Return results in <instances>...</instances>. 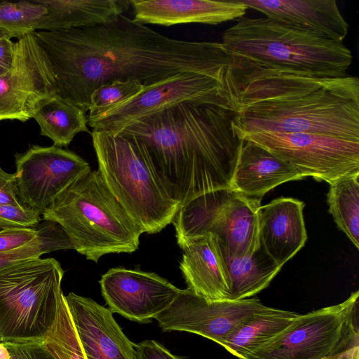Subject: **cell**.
I'll return each mask as SVG.
<instances>
[{"mask_svg":"<svg viewBox=\"0 0 359 359\" xmlns=\"http://www.w3.org/2000/svg\"><path fill=\"white\" fill-rule=\"evenodd\" d=\"M34 228L8 229L0 231V253L21 248L34 240L39 234Z\"/></svg>","mask_w":359,"mask_h":359,"instance_id":"cell-33","label":"cell"},{"mask_svg":"<svg viewBox=\"0 0 359 359\" xmlns=\"http://www.w3.org/2000/svg\"><path fill=\"white\" fill-rule=\"evenodd\" d=\"M15 158L18 201L41 215L72 183L91 170L81 156L55 145H33Z\"/></svg>","mask_w":359,"mask_h":359,"instance_id":"cell-13","label":"cell"},{"mask_svg":"<svg viewBox=\"0 0 359 359\" xmlns=\"http://www.w3.org/2000/svg\"><path fill=\"white\" fill-rule=\"evenodd\" d=\"M32 32L53 72L57 96L85 112L93 91L108 82L147 86L182 72L229 78L233 66L222 43L171 39L123 15L90 27Z\"/></svg>","mask_w":359,"mask_h":359,"instance_id":"cell-1","label":"cell"},{"mask_svg":"<svg viewBox=\"0 0 359 359\" xmlns=\"http://www.w3.org/2000/svg\"><path fill=\"white\" fill-rule=\"evenodd\" d=\"M65 297L86 359H137L135 344L124 334L109 309L74 292Z\"/></svg>","mask_w":359,"mask_h":359,"instance_id":"cell-16","label":"cell"},{"mask_svg":"<svg viewBox=\"0 0 359 359\" xmlns=\"http://www.w3.org/2000/svg\"><path fill=\"white\" fill-rule=\"evenodd\" d=\"M306 177L287 161L264 148L243 140L231 189L243 195L262 199L277 186Z\"/></svg>","mask_w":359,"mask_h":359,"instance_id":"cell-21","label":"cell"},{"mask_svg":"<svg viewBox=\"0 0 359 359\" xmlns=\"http://www.w3.org/2000/svg\"><path fill=\"white\" fill-rule=\"evenodd\" d=\"M133 20L169 27L180 24L218 25L244 17L248 8L240 0H130Z\"/></svg>","mask_w":359,"mask_h":359,"instance_id":"cell-18","label":"cell"},{"mask_svg":"<svg viewBox=\"0 0 359 359\" xmlns=\"http://www.w3.org/2000/svg\"><path fill=\"white\" fill-rule=\"evenodd\" d=\"M64 270L54 258H34L0 270L2 341L42 339L63 294Z\"/></svg>","mask_w":359,"mask_h":359,"instance_id":"cell-7","label":"cell"},{"mask_svg":"<svg viewBox=\"0 0 359 359\" xmlns=\"http://www.w3.org/2000/svg\"><path fill=\"white\" fill-rule=\"evenodd\" d=\"M261 200L231 189L214 191L193 199L180 207L172 222L178 245L191 238L211 233L224 255H252L260 248Z\"/></svg>","mask_w":359,"mask_h":359,"instance_id":"cell-8","label":"cell"},{"mask_svg":"<svg viewBox=\"0 0 359 359\" xmlns=\"http://www.w3.org/2000/svg\"><path fill=\"white\" fill-rule=\"evenodd\" d=\"M15 50V43L10 39H0V76L11 68Z\"/></svg>","mask_w":359,"mask_h":359,"instance_id":"cell-36","label":"cell"},{"mask_svg":"<svg viewBox=\"0 0 359 359\" xmlns=\"http://www.w3.org/2000/svg\"><path fill=\"white\" fill-rule=\"evenodd\" d=\"M223 256L231 282L229 301L248 299L259 293L269 286L282 268L261 245L248 257H230L224 254Z\"/></svg>","mask_w":359,"mask_h":359,"instance_id":"cell-24","label":"cell"},{"mask_svg":"<svg viewBox=\"0 0 359 359\" xmlns=\"http://www.w3.org/2000/svg\"><path fill=\"white\" fill-rule=\"evenodd\" d=\"M179 246L183 251L180 269L187 288L208 302L229 301L231 282L217 238L205 233Z\"/></svg>","mask_w":359,"mask_h":359,"instance_id":"cell-19","label":"cell"},{"mask_svg":"<svg viewBox=\"0 0 359 359\" xmlns=\"http://www.w3.org/2000/svg\"><path fill=\"white\" fill-rule=\"evenodd\" d=\"M299 315L274 308L255 313L238 325L221 346L243 359L282 332Z\"/></svg>","mask_w":359,"mask_h":359,"instance_id":"cell-23","label":"cell"},{"mask_svg":"<svg viewBox=\"0 0 359 359\" xmlns=\"http://www.w3.org/2000/svg\"><path fill=\"white\" fill-rule=\"evenodd\" d=\"M137 359H187L172 353L159 342L144 340L135 344Z\"/></svg>","mask_w":359,"mask_h":359,"instance_id":"cell-34","label":"cell"},{"mask_svg":"<svg viewBox=\"0 0 359 359\" xmlns=\"http://www.w3.org/2000/svg\"><path fill=\"white\" fill-rule=\"evenodd\" d=\"M304 208L303 201L282 196L259 208L260 245L281 266L304 246L307 240Z\"/></svg>","mask_w":359,"mask_h":359,"instance_id":"cell-20","label":"cell"},{"mask_svg":"<svg viewBox=\"0 0 359 359\" xmlns=\"http://www.w3.org/2000/svg\"><path fill=\"white\" fill-rule=\"evenodd\" d=\"M0 341H2V337H1V333H0Z\"/></svg>","mask_w":359,"mask_h":359,"instance_id":"cell-40","label":"cell"},{"mask_svg":"<svg viewBox=\"0 0 359 359\" xmlns=\"http://www.w3.org/2000/svg\"><path fill=\"white\" fill-rule=\"evenodd\" d=\"M266 18L325 39L343 42L349 25L335 0H240Z\"/></svg>","mask_w":359,"mask_h":359,"instance_id":"cell-17","label":"cell"},{"mask_svg":"<svg viewBox=\"0 0 359 359\" xmlns=\"http://www.w3.org/2000/svg\"><path fill=\"white\" fill-rule=\"evenodd\" d=\"M32 118L40 127V134L48 137L56 147L69 145L79 133H90L86 112L57 95L43 102Z\"/></svg>","mask_w":359,"mask_h":359,"instance_id":"cell-25","label":"cell"},{"mask_svg":"<svg viewBox=\"0 0 359 359\" xmlns=\"http://www.w3.org/2000/svg\"><path fill=\"white\" fill-rule=\"evenodd\" d=\"M43 342L55 359H86L64 294L60 297L54 321L43 336Z\"/></svg>","mask_w":359,"mask_h":359,"instance_id":"cell-27","label":"cell"},{"mask_svg":"<svg viewBox=\"0 0 359 359\" xmlns=\"http://www.w3.org/2000/svg\"><path fill=\"white\" fill-rule=\"evenodd\" d=\"M41 215L22 205L0 204V229L34 228Z\"/></svg>","mask_w":359,"mask_h":359,"instance_id":"cell-31","label":"cell"},{"mask_svg":"<svg viewBox=\"0 0 359 359\" xmlns=\"http://www.w3.org/2000/svg\"><path fill=\"white\" fill-rule=\"evenodd\" d=\"M359 291L343 302L299 316L243 359H335L359 346Z\"/></svg>","mask_w":359,"mask_h":359,"instance_id":"cell-9","label":"cell"},{"mask_svg":"<svg viewBox=\"0 0 359 359\" xmlns=\"http://www.w3.org/2000/svg\"><path fill=\"white\" fill-rule=\"evenodd\" d=\"M10 359H55L44 347L42 339H14L2 341Z\"/></svg>","mask_w":359,"mask_h":359,"instance_id":"cell-32","label":"cell"},{"mask_svg":"<svg viewBox=\"0 0 359 359\" xmlns=\"http://www.w3.org/2000/svg\"><path fill=\"white\" fill-rule=\"evenodd\" d=\"M239 68L316 76L347 75L353 55L343 42L325 39L266 18L242 17L222 42Z\"/></svg>","mask_w":359,"mask_h":359,"instance_id":"cell-4","label":"cell"},{"mask_svg":"<svg viewBox=\"0 0 359 359\" xmlns=\"http://www.w3.org/2000/svg\"><path fill=\"white\" fill-rule=\"evenodd\" d=\"M98 170L107 187L144 233L172 223L180 208L161 188L135 137L90 133Z\"/></svg>","mask_w":359,"mask_h":359,"instance_id":"cell-6","label":"cell"},{"mask_svg":"<svg viewBox=\"0 0 359 359\" xmlns=\"http://www.w3.org/2000/svg\"><path fill=\"white\" fill-rule=\"evenodd\" d=\"M235 115L217 104L187 101L138 118L117 134L135 137L161 188L181 207L231 189L243 143L232 125Z\"/></svg>","mask_w":359,"mask_h":359,"instance_id":"cell-2","label":"cell"},{"mask_svg":"<svg viewBox=\"0 0 359 359\" xmlns=\"http://www.w3.org/2000/svg\"><path fill=\"white\" fill-rule=\"evenodd\" d=\"M359 175L343 177L330 184L329 212L337 227L359 248Z\"/></svg>","mask_w":359,"mask_h":359,"instance_id":"cell-26","label":"cell"},{"mask_svg":"<svg viewBox=\"0 0 359 359\" xmlns=\"http://www.w3.org/2000/svg\"><path fill=\"white\" fill-rule=\"evenodd\" d=\"M56 95L55 79L46 53L33 32H28L15 43L13 65L0 76V121H26L43 102Z\"/></svg>","mask_w":359,"mask_h":359,"instance_id":"cell-12","label":"cell"},{"mask_svg":"<svg viewBox=\"0 0 359 359\" xmlns=\"http://www.w3.org/2000/svg\"><path fill=\"white\" fill-rule=\"evenodd\" d=\"M287 161L306 177L329 184L359 175V142L304 133L259 132L244 135Z\"/></svg>","mask_w":359,"mask_h":359,"instance_id":"cell-11","label":"cell"},{"mask_svg":"<svg viewBox=\"0 0 359 359\" xmlns=\"http://www.w3.org/2000/svg\"><path fill=\"white\" fill-rule=\"evenodd\" d=\"M233 74L229 78L182 72L147 86L137 95L100 116L88 118L93 130L120 133L131 122L187 101L217 104L236 111Z\"/></svg>","mask_w":359,"mask_h":359,"instance_id":"cell-10","label":"cell"},{"mask_svg":"<svg viewBox=\"0 0 359 359\" xmlns=\"http://www.w3.org/2000/svg\"><path fill=\"white\" fill-rule=\"evenodd\" d=\"M335 359H359V346H355L339 355Z\"/></svg>","mask_w":359,"mask_h":359,"instance_id":"cell-38","label":"cell"},{"mask_svg":"<svg viewBox=\"0 0 359 359\" xmlns=\"http://www.w3.org/2000/svg\"><path fill=\"white\" fill-rule=\"evenodd\" d=\"M25 34H23L20 32L11 30L3 27H0V39H11L13 37H16L18 39L20 38Z\"/></svg>","mask_w":359,"mask_h":359,"instance_id":"cell-37","label":"cell"},{"mask_svg":"<svg viewBox=\"0 0 359 359\" xmlns=\"http://www.w3.org/2000/svg\"><path fill=\"white\" fill-rule=\"evenodd\" d=\"M46 13V8L37 0L0 1V27L27 34Z\"/></svg>","mask_w":359,"mask_h":359,"instance_id":"cell-30","label":"cell"},{"mask_svg":"<svg viewBox=\"0 0 359 359\" xmlns=\"http://www.w3.org/2000/svg\"><path fill=\"white\" fill-rule=\"evenodd\" d=\"M233 129L304 133L359 142V79L233 67Z\"/></svg>","mask_w":359,"mask_h":359,"instance_id":"cell-3","label":"cell"},{"mask_svg":"<svg viewBox=\"0 0 359 359\" xmlns=\"http://www.w3.org/2000/svg\"><path fill=\"white\" fill-rule=\"evenodd\" d=\"M0 204L20 205L17 196L16 173H8L0 168Z\"/></svg>","mask_w":359,"mask_h":359,"instance_id":"cell-35","label":"cell"},{"mask_svg":"<svg viewBox=\"0 0 359 359\" xmlns=\"http://www.w3.org/2000/svg\"><path fill=\"white\" fill-rule=\"evenodd\" d=\"M39 234L27 245L0 253V270L22 261L39 258L42 255L60 250H74L62 227L57 223L44 220L39 223Z\"/></svg>","mask_w":359,"mask_h":359,"instance_id":"cell-28","label":"cell"},{"mask_svg":"<svg viewBox=\"0 0 359 359\" xmlns=\"http://www.w3.org/2000/svg\"><path fill=\"white\" fill-rule=\"evenodd\" d=\"M47 13L36 23L34 31H60L90 27L123 15L130 0H37Z\"/></svg>","mask_w":359,"mask_h":359,"instance_id":"cell-22","label":"cell"},{"mask_svg":"<svg viewBox=\"0 0 359 359\" xmlns=\"http://www.w3.org/2000/svg\"><path fill=\"white\" fill-rule=\"evenodd\" d=\"M144 85L137 80L113 81L95 88L89 98L88 115L92 118L139 94Z\"/></svg>","mask_w":359,"mask_h":359,"instance_id":"cell-29","label":"cell"},{"mask_svg":"<svg viewBox=\"0 0 359 359\" xmlns=\"http://www.w3.org/2000/svg\"><path fill=\"white\" fill-rule=\"evenodd\" d=\"M102 294L112 313L148 323L166 309L181 290L155 273L113 268L100 280Z\"/></svg>","mask_w":359,"mask_h":359,"instance_id":"cell-15","label":"cell"},{"mask_svg":"<svg viewBox=\"0 0 359 359\" xmlns=\"http://www.w3.org/2000/svg\"><path fill=\"white\" fill-rule=\"evenodd\" d=\"M271 308L257 298L208 302L187 288L181 290L173 302L154 319L163 331L191 332L222 345L238 325Z\"/></svg>","mask_w":359,"mask_h":359,"instance_id":"cell-14","label":"cell"},{"mask_svg":"<svg viewBox=\"0 0 359 359\" xmlns=\"http://www.w3.org/2000/svg\"><path fill=\"white\" fill-rule=\"evenodd\" d=\"M41 216L58 224L74 250L95 262L107 254L135 252L144 233L109 191L98 170L76 180Z\"/></svg>","mask_w":359,"mask_h":359,"instance_id":"cell-5","label":"cell"},{"mask_svg":"<svg viewBox=\"0 0 359 359\" xmlns=\"http://www.w3.org/2000/svg\"><path fill=\"white\" fill-rule=\"evenodd\" d=\"M11 355L5 344L0 341V359H10Z\"/></svg>","mask_w":359,"mask_h":359,"instance_id":"cell-39","label":"cell"}]
</instances>
